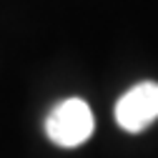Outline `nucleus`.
Returning a JSON list of instances; mask_svg holds the SVG:
<instances>
[{
  "instance_id": "nucleus-2",
  "label": "nucleus",
  "mask_w": 158,
  "mask_h": 158,
  "mask_svg": "<svg viewBox=\"0 0 158 158\" xmlns=\"http://www.w3.org/2000/svg\"><path fill=\"white\" fill-rule=\"evenodd\" d=\"M158 118V83L143 81L128 88L115 103V123L128 133H141Z\"/></svg>"
},
{
  "instance_id": "nucleus-1",
  "label": "nucleus",
  "mask_w": 158,
  "mask_h": 158,
  "mask_svg": "<svg viewBox=\"0 0 158 158\" xmlns=\"http://www.w3.org/2000/svg\"><path fill=\"white\" fill-rule=\"evenodd\" d=\"M95 131V118L83 98H65L45 115V135L60 148L83 146Z\"/></svg>"
}]
</instances>
